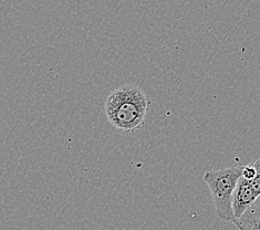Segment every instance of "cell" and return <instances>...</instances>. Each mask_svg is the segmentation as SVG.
Wrapping results in <instances>:
<instances>
[{
  "label": "cell",
  "instance_id": "6da1fadb",
  "mask_svg": "<svg viewBox=\"0 0 260 230\" xmlns=\"http://www.w3.org/2000/svg\"><path fill=\"white\" fill-rule=\"evenodd\" d=\"M151 100L140 86L124 84L107 97L104 111L113 127L123 132H135L145 122Z\"/></svg>",
  "mask_w": 260,
  "mask_h": 230
},
{
  "label": "cell",
  "instance_id": "7a4b0ae2",
  "mask_svg": "<svg viewBox=\"0 0 260 230\" xmlns=\"http://www.w3.org/2000/svg\"><path fill=\"white\" fill-rule=\"evenodd\" d=\"M243 167L234 166L228 169L209 170L204 174V182L207 184L212 194L216 215L219 219L227 222L234 223L236 221L233 202L235 190L243 176Z\"/></svg>",
  "mask_w": 260,
  "mask_h": 230
},
{
  "label": "cell",
  "instance_id": "3957f363",
  "mask_svg": "<svg viewBox=\"0 0 260 230\" xmlns=\"http://www.w3.org/2000/svg\"><path fill=\"white\" fill-rule=\"evenodd\" d=\"M255 191L252 189L251 180L241 177L238 182V185L234 194V213L236 220L239 219L245 214V211L248 209L251 205L257 200Z\"/></svg>",
  "mask_w": 260,
  "mask_h": 230
},
{
  "label": "cell",
  "instance_id": "277c9868",
  "mask_svg": "<svg viewBox=\"0 0 260 230\" xmlns=\"http://www.w3.org/2000/svg\"><path fill=\"white\" fill-rule=\"evenodd\" d=\"M234 225L239 230H260V196Z\"/></svg>",
  "mask_w": 260,
  "mask_h": 230
},
{
  "label": "cell",
  "instance_id": "5b68a950",
  "mask_svg": "<svg viewBox=\"0 0 260 230\" xmlns=\"http://www.w3.org/2000/svg\"><path fill=\"white\" fill-rule=\"evenodd\" d=\"M253 165H255V167L257 169V175L251 180V186L256 196L259 197L260 196V160L258 159Z\"/></svg>",
  "mask_w": 260,
  "mask_h": 230
},
{
  "label": "cell",
  "instance_id": "8992f818",
  "mask_svg": "<svg viewBox=\"0 0 260 230\" xmlns=\"http://www.w3.org/2000/svg\"><path fill=\"white\" fill-rule=\"evenodd\" d=\"M257 175V169L255 167V165H246L243 167V176L246 179L252 180L253 178L256 177Z\"/></svg>",
  "mask_w": 260,
  "mask_h": 230
},
{
  "label": "cell",
  "instance_id": "52a82bcc",
  "mask_svg": "<svg viewBox=\"0 0 260 230\" xmlns=\"http://www.w3.org/2000/svg\"><path fill=\"white\" fill-rule=\"evenodd\" d=\"M259 160H260V159H259Z\"/></svg>",
  "mask_w": 260,
  "mask_h": 230
}]
</instances>
